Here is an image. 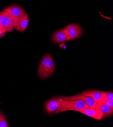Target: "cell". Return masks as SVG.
Instances as JSON below:
<instances>
[{"instance_id": "obj_1", "label": "cell", "mask_w": 113, "mask_h": 127, "mask_svg": "<svg viewBox=\"0 0 113 127\" xmlns=\"http://www.w3.org/2000/svg\"><path fill=\"white\" fill-rule=\"evenodd\" d=\"M55 70V63L52 56L49 53L42 58L38 69V74L42 79H47L53 74Z\"/></svg>"}, {"instance_id": "obj_2", "label": "cell", "mask_w": 113, "mask_h": 127, "mask_svg": "<svg viewBox=\"0 0 113 127\" xmlns=\"http://www.w3.org/2000/svg\"><path fill=\"white\" fill-rule=\"evenodd\" d=\"M61 107L59 113L67 111H76L89 107L85 102L80 100H66L60 97Z\"/></svg>"}, {"instance_id": "obj_3", "label": "cell", "mask_w": 113, "mask_h": 127, "mask_svg": "<svg viewBox=\"0 0 113 127\" xmlns=\"http://www.w3.org/2000/svg\"><path fill=\"white\" fill-rule=\"evenodd\" d=\"M68 35L66 41H70L80 37L83 33V29L80 25L77 23L70 24L66 27Z\"/></svg>"}, {"instance_id": "obj_4", "label": "cell", "mask_w": 113, "mask_h": 127, "mask_svg": "<svg viewBox=\"0 0 113 127\" xmlns=\"http://www.w3.org/2000/svg\"><path fill=\"white\" fill-rule=\"evenodd\" d=\"M61 107L60 97H53L48 100L45 104L46 111L48 114L58 113Z\"/></svg>"}, {"instance_id": "obj_5", "label": "cell", "mask_w": 113, "mask_h": 127, "mask_svg": "<svg viewBox=\"0 0 113 127\" xmlns=\"http://www.w3.org/2000/svg\"><path fill=\"white\" fill-rule=\"evenodd\" d=\"M19 20L18 18L10 15L7 12V14L4 15L2 20V27L7 32H11L13 31Z\"/></svg>"}, {"instance_id": "obj_6", "label": "cell", "mask_w": 113, "mask_h": 127, "mask_svg": "<svg viewBox=\"0 0 113 127\" xmlns=\"http://www.w3.org/2000/svg\"><path fill=\"white\" fill-rule=\"evenodd\" d=\"M62 99L66 100H80L85 102L90 108H95L96 102L90 97L87 96L82 93L77 94L72 96H62L60 97Z\"/></svg>"}, {"instance_id": "obj_7", "label": "cell", "mask_w": 113, "mask_h": 127, "mask_svg": "<svg viewBox=\"0 0 113 127\" xmlns=\"http://www.w3.org/2000/svg\"><path fill=\"white\" fill-rule=\"evenodd\" d=\"M77 112H80L83 115L88 116L96 120H102L104 118V115L103 112L96 108H87L82 110H79Z\"/></svg>"}, {"instance_id": "obj_8", "label": "cell", "mask_w": 113, "mask_h": 127, "mask_svg": "<svg viewBox=\"0 0 113 127\" xmlns=\"http://www.w3.org/2000/svg\"><path fill=\"white\" fill-rule=\"evenodd\" d=\"M10 15L18 18H21L25 14L26 12L21 7L17 5H11L4 9Z\"/></svg>"}, {"instance_id": "obj_9", "label": "cell", "mask_w": 113, "mask_h": 127, "mask_svg": "<svg viewBox=\"0 0 113 127\" xmlns=\"http://www.w3.org/2000/svg\"><path fill=\"white\" fill-rule=\"evenodd\" d=\"M67 30L65 28L55 32L51 36V40L54 43L64 42L67 40Z\"/></svg>"}, {"instance_id": "obj_10", "label": "cell", "mask_w": 113, "mask_h": 127, "mask_svg": "<svg viewBox=\"0 0 113 127\" xmlns=\"http://www.w3.org/2000/svg\"><path fill=\"white\" fill-rule=\"evenodd\" d=\"M84 95L91 97L95 101L96 103L101 102L105 99L104 92L97 90H88L84 91L82 93Z\"/></svg>"}, {"instance_id": "obj_11", "label": "cell", "mask_w": 113, "mask_h": 127, "mask_svg": "<svg viewBox=\"0 0 113 127\" xmlns=\"http://www.w3.org/2000/svg\"><path fill=\"white\" fill-rule=\"evenodd\" d=\"M29 23V18L26 13L21 18L19 19L14 29L19 32H23L26 31Z\"/></svg>"}, {"instance_id": "obj_12", "label": "cell", "mask_w": 113, "mask_h": 127, "mask_svg": "<svg viewBox=\"0 0 113 127\" xmlns=\"http://www.w3.org/2000/svg\"><path fill=\"white\" fill-rule=\"evenodd\" d=\"M95 108L101 111L103 115L104 118L110 117L113 115V108H111L108 106L107 104L103 102L96 103L95 104Z\"/></svg>"}, {"instance_id": "obj_13", "label": "cell", "mask_w": 113, "mask_h": 127, "mask_svg": "<svg viewBox=\"0 0 113 127\" xmlns=\"http://www.w3.org/2000/svg\"><path fill=\"white\" fill-rule=\"evenodd\" d=\"M9 124L8 121L3 114L0 110V127H8Z\"/></svg>"}, {"instance_id": "obj_14", "label": "cell", "mask_w": 113, "mask_h": 127, "mask_svg": "<svg viewBox=\"0 0 113 127\" xmlns=\"http://www.w3.org/2000/svg\"><path fill=\"white\" fill-rule=\"evenodd\" d=\"M104 98L105 99L113 101V93L112 91L104 92Z\"/></svg>"}, {"instance_id": "obj_15", "label": "cell", "mask_w": 113, "mask_h": 127, "mask_svg": "<svg viewBox=\"0 0 113 127\" xmlns=\"http://www.w3.org/2000/svg\"><path fill=\"white\" fill-rule=\"evenodd\" d=\"M101 102L104 103L105 104H107L108 106L111 108H113V101H111V100H108L106 99L103 100Z\"/></svg>"}, {"instance_id": "obj_16", "label": "cell", "mask_w": 113, "mask_h": 127, "mask_svg": "<svg viewBox=\"0 0 113 127\" xmlns=\"http://www.w3.org/2000/svg\"><path fill=\"white\" fill-rule=\"evenodd\" d=\"M7 14V12L4 11V10L2 11L1 12H0V30H4L2 28V25H1V21L2 20L3 17L4 16Z\"/></svg>"}, {"instance_id": "obj_17", "label": "cell", "mask_w": 113, "mask_h": 127, "mask_svg": "<svg viewBox=\"0 0 113 127\" xmlns=\"http://www.w3.org/2000/svg\"><path fill=\"white\" fill-rule=\"evenodd\" d=\"M7 32L6 30H0V38L4 37Z\"/></svg>"}]
</instances>
